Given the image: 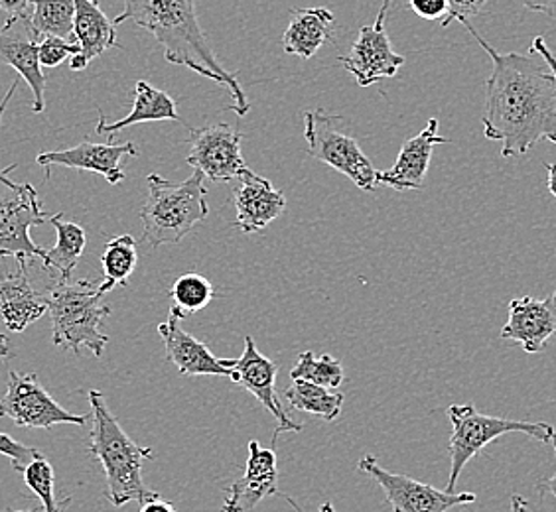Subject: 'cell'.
<instances>
[{"instance_id": "1", "label": "cell", "mask_w": 556, "mask_h": 512, "mask_svg": "<svg viewBox=\"0 0 556 512\" xmlns=\"http://www.w3.org/2000/svg\"><path fill=\"white\" fill-rule=\"evenodd\" d=\"M468 33L492 57L485 81L483 137L502 142L503 158L527 154L539 140L556 144V81L551 69L531 55L500 54L485 42L470 21Z\"/></svg>"}, {"instance_id": "2", "label": "cell", "mask_w": 556, "mask_h": 512, "mask_svg": "<svg viewBox=\"0 0 556 512\" xmlns=\"http://www.w3.org/2000/svg\"><path fill=\"white\" fill-rule=\"evenodd\" d=\"M123 12L115 18V26L135 22L152 34L162 48L168 64L184 65L217 86L229 89L233 103L229 111L247 117L251 103L237 79V74L225 69L217 60L214 48L207 42L195 14V0H118Z\"/></svg>"}, {"instance_id": "3", "label": "cell", "mask_w": 556, "mask_h": 512, "mask_svg": "<svg viewBox=\"0 0 556 512\" xmlns=\"http://www.w3.org/2000/svg\"><path fill=\"white\" fill-rule=\"evenodd\" d=\"M91 405V436L89 453L101 463L108 481V499L113 507H125L129 502H144L156 491L147 487L142 479V465L152 458L154 449L140 448L135 439L118 424L109 410L105 396L99 391H89Z\"/></svg>"}, {"instance_id": "4", "label": "cell", "mask_w": 556, "mask_h": 512, "mask_svg": "<svg viewBox=\"0 0 556 512\" xmlns=\"http://www.w3.org/2000/svg\"><path fill=\"white\" fill-rule=\"evenodd\" d=\"M149 197L140 209L142 243L159 248L176 245L210 215L205 176L193 170L186 182H170L159 174L147 178Z\"/></svg>"}, {"instance_id": "5", "label": "cell", "mask_w": 556, "mask_h": 512, "mask_svg": "<svg viewBox=\"0 0 556 512\" xmlns=\"http://www.w3.org/2000/svg\"><path fill=\"white\" fill-rule=\"evenodd\" d=\"M108 296L101 282L79 280L60 282L48 296V313L52 320V343L79 355L89 349L96 357L105 351L109 337L103 333V320L111 308L103 302Z\"/></svg>"}, {"instance_id": "6", "label": "cell", "mask_w": 556, "mask_h": 512, "mask_svg": "<svg viewBox=\"0 0 556 512\" xmlns=\"http://www.w3.org/2000/svg\"><path fill=\"white\" fill-rule=\"evenodd\" d=\"M452 436H450V477L446 491H454L462 471L485 446L505 434H525L529 438L551 444L555 427L546 422H525L509 418L490 417L478 412L473 405H452L448 408Z\"/></svg>"}, {"instance_id": "7", "label": "cell", "mask_w": 556, "mask_h": 512, "mask_svg": "<svg viewBox=\"0 0 556 512\" xmlns=\"http://www.w3.org/2000/svg\"><path fill=\"white\" fill-rule=\"evenodd\" d=\"M345 120L340 115H330L321 108L304 111V139L308 142V152L316 161L332 166L345 178H350L359 190L374 192L377 174L374 164L365 156L359 142L353 139L343 127Z\"/></svg>"}, {"instance_id": "8", "label": "cell", "mask_w": 556, "mask_h": 512, "mask_svg": "<svg viewBox=\"0 0 556 512\" xmlns=\"http://www.w3.org/2000/svg\"><path fill=\"white\" fill-rule=\"evenodd\" d=\"M14 168L0 170V182L7 185V192L0 193V256H14L16 260L40 258L43 263L48 251L34 243L30 229L46 223L52 215L43 212L33 183L12 182L9 171Z\"/></svg>"}, {"instance_id": "9", "label": "cell", "mask_w": 556, "mask_h": 512, "mask_svg": "<svg viewBox=\"0 0 556 512\" xmlns=\"http://www.w3.org/2000/svg\"><path fill=\"white\" fill-rule=\"evenodd\" d=\"M0 418H11L18 427H50L60 424L86 426L89 414H72L43 388L38 374L9 371L7 395L0 398Z\"/></svg>"}, {"instance_id": "10", "label": "cell", "mask_w": 556, "mask_h": 512, "mask_svg": "<svg viewBox=\"0 0 556 512\" xmlns=\"http://www.w3.org/2000/svg\"><path fill=\"white\" fill-rule=\"evenodd\" d=\"M357 468L381 487L393 512H448L478 499L473 492L440 491L403 473L383 470L374 456H364Z\"/></svg>"}, {"instance_id": "11", "label": "cell", "mask_w": 556, "mask_h": 512, "mask_svg": "<svg viewBox=\"0 0 556 512\" xmlns=\"http://www.w3.org/2000/svg\"><path fill=\"white\" fill-rule=\"evenodd\" d=\"M243 139V132L225 123L190 128V154L186 162L212 182L239 180L251 170L241 154Z\"/></svg>"}, {"instance_id": "12", "label": "cell", "mask_w": 556, "mask_h": 512, "mask_svg": "<svg viewBox=\"0 0 556 512\" xmlns=\"http://www.w3.org/2000/svg\"><path fill=\"white\" fill-rule=\"evenodd\" d=\"M389 9L391 0H383L377 21L371 26H364L353 43L352 52L340 57L343 67L355 77L357 86L369 87L377 81L391 79L405 65V55L393 52L391 40L387 36Z\"/></svg>"}, {"instance_id": "13", "label": "cell", "mask_w": 556, "mask_h": 512, "mask_svg": "<svg viewBox=\"0 0 556 512\" xmlns=\"http://www.w3.org/2000/svg\"><path fill=\"white\" fill-rule=\"evenodd\" d=\"M40 38L34 33L30 14L7 18L0 28V65H11L33 89L34 113L46 108V75L38 60Z\"/></svg>"}, {"instance_id": "14", "label": "cell", "mask_w": 556, "mask_h": 512, "mask_svg": "<svg viewBox=\"0 0 556 512\" xmlns=\"http://www.w3.org/2000/svg\"><path fill=\"white\" fill-rule=\"evenodd\" d=\"M231 364V381L241 384L251 395L257 398L261 405L267 408L278 426L273 434V444H277L278 436L285 432H300L302 424H296L292 418L282 410L278 402L275 381H277L278 363L261 355L253 337H245V349L239 359L229 361Z\"/></svg>"}, {"instance_id": "15", "label": "cell", "mask_w": 556, "mask_h": 512, "mask_svg": "<svg viewBox=\"0 0 556 512\" xmlns=\"http://www.w3.org/2000/svg\"><path fill=\"white\" fill-rule=\"evenodd\" d=\"M139 154L135 142L97 144L84 140L74 149L42 152L40 156H36V162L46 168L65 166L74 170L93 171L103 176L111 185H117L125 180V162L129 158H139Z\"/></svg>"}, {"instance_id": "16", "label": "cell", "mask_w": 556, "mask_h": 512, "mask_svg": "<svg viewBox=\"0 0 556 512\" xmlns=\"http://www.w3.org/2000/svg\"><path fill=\"white\" fill-rule=\"evenodd\" d=\"M278 463L275 449L263 448L257 439L249 441V458L241 479L225 491L224 512H251L267 497L277 495Z\"/></svg>"}, {"instance_id": "17", "label": "cell", "mask_w": 556, "mask_h": 512, "mask_svg": "<svg viewBox=\"0 0 556 512\" xmlns=\"http://www.w3.org/2000/svg\"><path fill=\"white\" fill-rule=\"evenodd\" d=\"M239 180L241 183L233 192L236 227L241 233L253 235L285 214L287 197L282 190H277L267 178H261L253 170L245 171Z\"/></svg>"}, {"instance_id": "18", "label": "cell", "mask_w": 556, "mask_h": 512, "mask_svg": "<svg viewBox=\"0 0 556 512\" xmlns=\"http://www.w3.org/2000/svg\"><path fill=\"white\" fill-rule=\"evenodd\" d=\"M556 333V292L545 299L531 296L509 302V320L502 328L503 340L519 343L527 353H541Z\"/></svg>"}, {"instance_id": "19", "label": "cell", "mask_w": 556, "mask_h": 512, "mask_svg": "<svg viewBox=\"0 0 556 512\" xmlns=\"http://www.w3.org/2000/svg\"><path fill=\"white\" fill-rule=\"evenodd\" d=\"M446 142L448 139L439 135V118H430L427 128L420 135L403 142L395 164L389 170L379 171L377 182L389 185L396 192L422 190L430 158H432V150Z\"/></svg>"}, {"instance_id": "20", "label": "cell", "mask_w": 556, "mask_h": 512, "mask_svg": "<svg viewBox=\"0 0 556 512\" xmlns=\"http://www.w3.org/2000/svg\"><path fill=\"white\" fill-rule=\"evenodd\" d=\"M174 316L159 325L166 357L184 376H231V359H219L205 343L184 331Z\"/></svg>"}, {"instance_id": "21", "label": "cell", "mask_w": 556, "mask_h": 512, "mask_svg": "<svg viewBox=\"0 0 556 512\" xmlns=\"http://www.w3.org/2000/svg\"><path fill=\"white\" fill-rule=\"evenodd\" d=\"M74 36L79 43V54L70 57V67L72 72H84L109 48H118L117 26L109 21L99 0H74Z\"/></svg>"}, {"instance_id": "22", "label": "cell", "mask_w": 556, "mask_h": 512, "mask_svg": "<svg viewBox=\"0 0 556 512\" xmlns=\"http://www.w3.org/2000/svg\"><path fill=\"white\" fill-rule=\"evenodd\" d=\"M48 311V298L34 289L28 278V260H18V270L0 280V321L12 333H22Z\"/></svg>"}, {"instance_id": "23", "label": "cell", "mask_w": 556, "mask_h": 512, "mask_svg": "<svg viewBox=\"0 0 556 512\" xmlns=\"http://www.w3.org/2000/svg\"><path fill=\"white\" fill-rule=\"evenodd\" d=\"M290 14L289 28L282 36L287 54L311 60L324 43L333 42V14L328 9H294Z\"/></svg>"}, {"instance_id": "24", "label": "cell", "mask_w": 556, "mask_h": 512, "mask_svg": "<svg viewBox=\"0 0 556 512\" xmlns=\"http://www.w3.org/2000/svg\"><path fill=\"white\" fill-rule=\"evenodd\" d=\"M135 103L129 115L121 118L117 123H108L105 113L99 111V123H97V135H115L125 128L135 127L139 123H154V120H182L176 101L168 93L150 86L147 81H137L132 89Z\"/></svg>"}, {"instance_id": "25", "label": "cell", "mask_w": 556, "mask_h": 512, "mask_svg": "<svg viewBox=\"0 0 556 512\" xmlns=\"http://www.w3.org/2000/svg\"><path fill=\"white\" fill-rule=\"evenodd\" d=\"M54 225V248L48 251V256L42 265L46 270H55L60 274V282H70L75 267L79 265V258L84 255L87 245L86 229L74 221H64V214L52 215L48 219Z\"/></svg>"}, {"instance_id": "26", "label": "cell", "mask_w": 556, "mask_h": 512, "mask_svg": "<svg viewBox=\"0 0 556 512\" xmlns=\"http://www.w3.org/2000/svg\"><path fill=\"white\" fill-rule=\"evenodd\" d=\"M285 400L292 410L308 412L312 417L320 418L324 422H336L342 414L345 396L333 393L308 381H292L285 391Z\"/></svg>"}, {"instance_id": "27", "label": "cell", "mask_w": 556, "mask_h": 512, "mask_svg": "<svg viewBox=\"0 0 556 512\" xmlns=\"http://www.w3.org/2000/svg\"><path fill=\"white\" fill-rule=\"evenodd\" d=\"M137 265H139V248H137L135 236L118 235L109 239L105 251L101 255V267L105 274L101 286L108 294L117 286H127Z\"/></svg>"}, {"instance_id": "28", "label": "cell", "mask_w": 556, "mask_h": 512, "mask_svg": "<svg viewBox=\"0 0 556 512\" xmlns=\"http://www.w3.org/2000/svg\"><path fill=\"white\" fill-rule=\"evenodd\" d=\"M34 33L42 40L46 36H55L75 42L74 0H30Z\"/></svg>"}, {"instance_id": "29", "label": "cell", "mask_w": 556, "mask_h": 512, "mask_svg": "<svg viewBox=\"0 0 556 512\" xmlns=\"http://www.w3.org/2000/svg\"><path fill=\"white\" fill-rule=\"evenodd\" d=\"M172 304L170 316L176 320H184L192 313L204 310L205 306L214 299V284L207 278L198 274V272H186L176 282L172 284L170 290Z\"/></svg>"}, {"instance_id": "30", "label": "cell", "mask_w": 556, "mask_h": 512, "mask_svg": "<svg viewBox=\"0 0 556 512\" xmlns=\"http://www.w3.org/2000/svg\"><path fill=\"white\" fill-rule=\"evenodd\" d=\"M292 381H308L324 388H338L343 383V367L332 355H314L312 351L300 353L296 363L290 371Z\"/></svg>"}, {"instance_id": "31", "label": "cell", "mask_w": 556, "mask_h": 512, "mask_svg": "<svg viewBox=\"0 0 556 512\" xmlns=\"http://www.w3.org/2000/svg\"><path fill=\"white\" fill-rule=\"evenodd\" d=\"M22 479L26 483V487L36 495L42 509L46 512H64L65 507L70 504L72 499L58 501L55 499V475L54 468L43 456L33 459L24 470L21 471Z\"/></svg>"}, {"instance_id": "32", "label": "cell", "mask_w": 556, "mask_h": 512, "mask_svg": "<svg viewBox=\"0 0 556 512\" xmlns=\"http://www.w3.org/2000/svg\"><path fill=\"white\" fill-rule=\"evenodd\" d=\"M79 54V43L70 42L64 38H55V36H46L38 43V60L43 67H58L64 64L67 57Z\"/></svg>"}, {"instance_id": "33", "label": "cell", "mask_w": 556, "mask_h": 512, "mask_svg": "<svg viewBox=\"0 0 556 512\" xmlns=\"http://www.w3.org/2000/svg\"><path fill=\"white\" fill-rule=\"evenodd\" d=\"M0 456L11 459L14 471L21 473L33 459L42 456V453L38 449L28 448V446H24L21 441H16L9 434L0 432Z\"/></svg>"}, {"instance_id": "34", "label": "cell", "mask_w": 556, "mask_h": 512, "mask_svg": "<svg viewBox=\"0 0 556 512\" xmlns=\"http://www.w3.org/2000/svg\"><path fill=\"white\" fill-rule=\"evenodd\" d=\"M488 2L490 0H448V16L442 21V26L446 28L452 21H470L471 16L482 14Z\"/></svg>"}, {"instance_id": "35", "label": "cell", "mask_w": 556, "mask_h": 512, "mask_svg": "<svg viewBox=\"0 0 556 512\" xmlns=\"http://www.w3.org/2000/svg\"><path fill=\"white\" fill-rule=\"evenodd\" d=\"M408 4L425 21H444L448 16V0H408Z\"/></svg>"}, {"instance_id": "36", "label": "cell", "mask_w": 556, "mask_h": 512, "mask_svg": "<svg viewBox=\"0 0 556 512\" xmlns=\"http://www.w3.org/2000/svg\"><path fill=\"white\" fill-rule=\"evenodd\" d=\"M531 54H539L543 60H545L546 67L553 72L556 81V55L551 52V48L546 46L545 38H543V36H536L535 40H533Z\"/></svg>"}, {"instance_id": "37", "label": "cell", "mask_w": 556, "mask_h": 512, "mask_svg": "<svg viewBox=\"0 0 556 512\" xmlns=\"http://www.w3.org/2000/svg\"><path fill=\"white\" fill-rule=\"evenodd\" d=\"M0 11L7 14V18L30 14V0H0Z\"/></svg>"}, {"instance_id": "38", "label": "cell", "mask_w": 556, "mask_h": 512, "mask_svg": "<svg viewBox=\"0 0 556 512\" xmlns=\"http://www.w3.org/2000/svg\"><path fill=\"white\" fill-rule=\"evenodd\" d=\"M139 512H178L176 511V507H174V502L164 501L161 495L156 492L154 497H150L144 502H140V511Z\"/></svg>"}, {"instance_id": "39", "label": "cell", "mask_w": 556, "mask_h": 512, "mask_svg": "<svg viewBox=\"0 0 556 512\" xmlns=\"http://www.w3.org/2000/svg\"><path fill=\"white\" fill-rule=\"evenodd\" d=\"M523 4L529 11L541 12L548 16L556 14V0H523Z\"/></svg>"}, {"instance_id": "40", "label": "cell", "mask_w": 556, "mask_h": 512, "mask_svg": "<svg viewBox=\"0 0 556 512\" xmlns=\"http://www.w3.org/2000/svg\"><path fill=\"white\" fill-rule=\"evenodd\" d=\"M551 444H553V448H555L556 458V434L553 436V439H551ZM541 489H543V491L551 492V495L556 499V468L555 473H553V477H548V479L541 483Z\"/></svg>"}, {"instance_id": "41", "label": "cell", "mask_w": 556, "mask_h": 512, "mask_svg": "<svg viewBox=\"0 0 556 512\" xmlns=\"http://www.w3.org/2000/svg\"><path fill=\"white\" fill-rule=\"evenodd\" d=\"M548 171V192L556 197V164H545Z\"/></svg>"}, {"instance_id": "42", "label": "cell", "mask_w": 556, "mask_h": 512, "mask_svg": "<svg viewBox=\"0 0 556 512\" xmlns=\"http://www.w3.org/2000/svg\"><path fill=\"white\" fill-rule=\"evenodd\" d=\"M16 87H18V81H14V84H12L11 89H9V93H7L4 99L0 101V118H2V115H4L7 107H9V103H11V99L12 95H14V91H16Z\"/></svg>"}, {"instance_id": "43", "label": "cell", "mask_w": 556, "mask_h": 512, "mask_svg": "<svg viewBox=\"0 0 556 512\" xmlns=\"http://www.w3.org/2000/svg\"><path fill=\"white\" fill-rule=\"evenodd\" d=\"M511 512H527V501L521 495L511 497Z\"/></svg>"}, {"instance_id": "44", "label": "cell", "mask_w": 556, "mask_h": 512, "mask_svg": "<svg viewBox=\"0 0 556 512\" xmlns=\"http://www.w3.org/2000/svg\"><path fill=\"white\" fill-rule=\"evenodd\" d=\"M11 355V343L7 335H0V357H9Z\"/></svg>"}, {"instance_id": "45", "label": "cell", "mask_w": 556, "mask_h": 512, "mask_svg": "<svg viewBox=\"0 0 556 512\" xmlns=\"http://www.w3.org/2000/svg\"><path fill=\"white\" fill-rule=\"evenodd\" d=\"M316 512H336V509H333L332 502H326V504H321L320 509Z\"/></svg>"}, {"instance_id": "46", "label": "cell", "mask_w": 556, "mask_h": 512, "mask_svg": "<svg viewBox=\"0 0 556 512\" xmlns=\"http://www.w3.org/2000/svg\"><path fill=\"white\" fill-rule=\"evenodd\" d=\"M7 512H33V511H7Z\"/></svg>"}]
</instances>
